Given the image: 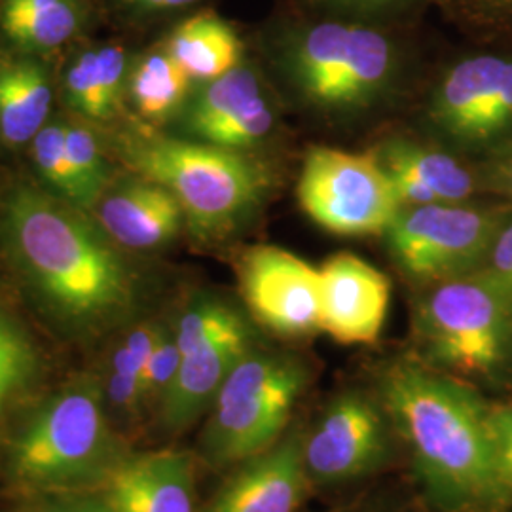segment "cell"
<instances>
[{
  "label": "cell",
  "instance_id": "obj_15",
  "mask_svg": "<svg viewBox=\"0 0 512 512\" xmlns=\"http://www.w3.org/2000/svg\"><path fill=\"white\" fill-rule=\"evenodd\" d=\"M319 274L321 332L342 346L376 344L389 313V277L351 253L329 256Z\"/></svg>",
  "mask_w": 512,
  "mask_h": 512
},
{
  "label": "cell",
  "instance_id": "obj_32",
  "mask_svg": "<svg viewBox=\"0 0 512 512\" xmlns=\"http://www.w3.org/2000/svg\"><path fill=\"white\" fill-rule=\"evenodd\" d=\"M488 437L494 454L495 473L512 509V399L488 404Z\"/></svg>",
  "mask_w": 512,
  "mask_h": 512
},
{
  "label": "cell",
  "instance_id": "obj_11",
  "mask_svg": "<svg viewBox=\"0 0 512 512\" xmlns=\"http://www.w3.org/2000/svg\"><path fill=\"white\" fill-rule=\"evenodd\" d=\"M427 120L450 145L484 152L512 135V55L473 54L454 61L431 95Z\"/></svg>",
  "mask_w": 512,
  "mask_h": 512
},
{
  "label": "cell",
  "instance_id": "obj_14",
  "mask_svg": "<svg viewBox=\"0 0 512 512\" xmlns=\"http://www.w3.org/2000/svg\"><path fill=\"white\" fill-rule=\"evenodd\" d=\"M311 494L302 465V423L268 450L224 471L198 512H298Z\"/></svg>",
  "mask_w": 512,
  "mask_h": 512
},
{
  "label": "cell",
  "instance_id": "obj_23",
  "mask_svg": "<svg viewBox=\"0 0 512 512\" xmlns=\"http://www.w3.org/2000/svg\"><path fill=\"white\" fill-rule=\"evenodd\" d=\"M88 8V0H2L0 31L19 54H50L82 33Z\"/></svg>",
  "mask_w": 512,
  "mask_h": 512
},
{
  "label": "cell",
  "instance_id": "obj_25",
  "mask_svg": "<svg viewBox=\"0 0 512 512\" xmlns=\"http://www.w3.org/2000/svg\"><path fill=\"white\" fill-rule=\"evenodd\" d=\"M192 82L162 44L129 67L126 93L143 120L164 122L181 112L192 93Z\"/></svg>",
  "mask_w": 512,
  "mask_h": 512
},
{
  "label": "cell",
  "instance_id": "obj_21",
  "mask_svg": "<svg viewBox=\"0 0 512 512\" xmlns=\"http://www.w3.org/2000/svg\"><path fill=\"white\" fill-rule=\"evenodd\" d=\"M128 50L120 44L90 46L74 57L65 73L67 107L86 122H107L116 116L128 90Z\"/></svg>",
  "mask_w": 512,
  "mask_h": 512
},
{
  "label": "cell",
  "instance_id": "obj_31",
  "mask_svg": "<svg viewBox=\"0 0 512 512\" xmlns=\"http://www.w3.org/2000/svg\"><path fill=\"white\" fill-rule=\"evenodd\" d=\"M181 349L177 346L175 332L171 325H164L160 332L156 346L148 357L145 376H143V401H145V412L147 420H152L158 412L160 404L165 399L169 387L179 372L181 366Z\"/></svg>",
  "mask_w": 512,
  "mask_h": 512
},
{
  "label": "cell",
  "instance_id": "obj_9",
  "mask_svg": "<svg viewBox=\"0 0 512 512\" xmlns=\"http://www.w3.org/2000/svg\"><path fill=\"white\" fill-rule=\"evenodd\" d=\"M401 452L393 421L370 387L332 393L302 423V465L311 492L342 490L380 475Z\"/></svg>",
  "mask_w": 512,
  "mask_h": 512
},
{
  "label": "cell",
  "instance_id": "obj_19",
  "mask_svg": "<svg viewBox=\"0 0 512 512\" xmlns=\"http://www.w3.org/2000/svg\"><path fill=\"white\" fill-rule=\"evenodd\" d=\"M52 103V78L38 57L0 59V145H31L50 122Z\"/></svg>",
  "mask_w": 512,
  "mask_h": 512
},
{
  "label": "cell",
  "instance_id": "obj_1",
  "mask_svg": "<svg viewBox=\"0 0 512 512\" xmlns=\"http://www.w3.org/2000/svg\"><path fill=\"white\" fill-rule=\"evenodd\" d=\"M0 234L31 296L71 336L103 334L135 310L139 287L126 258L73 203L16 186L2 205Z\"/></svg>",
  "mask_w": 512,
  "mask_h": 512
},
{
  "label": "cell",
  "instance_id": "obj_4",
  "mask_svg": "<svg viewBox=\"0 0 512 512\" xmlns=\"http://www.w3.org/2000/svg\"><path fill=\"white\" fill-rule=\"evenodd\" d=\"M129 454L99 378L88 376L61 385L19 416L2 444L0 475L18 499L101 490Z\"/></svg>",
  "mask_w": 512,
  "mask_h": 512
},
{
  "label": "cell",
  "instance_id": "obj_6",
  "mask_svg": "<svg viewBox=\"0 0 512 512\" xmlns=\"http://www.w3.org/2000/svg\"><path fill=\"white\" fill-rule=\"evenodd\" d=\"M313 382L315 368L302 353L256 344L232 368L202 420L198 461L224 473L274 446L293 427Z\"/></svg>",
  "mask_w": 512,
  "mask_h": 512
},
{
  "label": "cell",
  "instance_id": "obj_7",
  "mask_svg": "<svg viewBox=\"0 0 512 512\" xmlns=\"http://www.w3.org/2000/svg\"><path fill=\"white\" fill-rule=\"evenodd\" d=\"M412 342L416 355L476 389L512 382V306L482 275L416 291Z\"/></svg>",
  "mask_w": 512,
  "mask_h": 512
},
{
  "label": "cell",
  "instance_id": "obj_12",
  "mask_svg": "<svg viewBox=\"0 0 512 512\" xmlns=\"http://www.w3.org/2000/svg\"><path fill=\"white\" fill-rule=\"evenodd\" d=\"M234 268L243 308L258 329L281 340L321 332L319 268L277 245L243 249Z\"/></svg>",
  "mask_w": 512,
  "mask_h": 512
},
{
  "label": "cell",
  "instance_id": "obj_18",
  "mask_svg": "<svg viewBox=\"0 0 512 512\" xmlns=\"http://www.w3.org/2000/svg\"><path fill=\"white\" fill-rule=\"evenodd\" d=\"M103 232L131 251H154L177 238L184 213L162 184L135 179L112 188L93 207Z\"/></svg>",
  "mask_w": 512,
  "mask_h": 512
},
{
  "label": "cell",
  "instance_id": "obj_13",
  "mask_svg": "<svg viewBox=\"0 0 512 512\" xmlns=\"http://www.w3.org/2000/svg\"><path fill=\"white\" fill-rule=\"evenodd\" d=\"M179 114L186 139L238 152L268 141L277 122L260 73L247 59L219 78L202 82Z\"/></svg>",
  "mask_w": 512,
  "mask_h": 512
},
{
  "label": "cell",
  "instance_id": "obj_27",
  "mask_svg": "<svg viewBox=\"0 0 512 512\" xmlns=\"http://www.w3.org/2000/svg\"><path fill=\"white\" fill-rule=\"evenodd\" d=\"M65 148L80 192V207L92 209L105 194L107 164L90 122L65 120Z\"/></svg>",
  "mask_w": 512,
  "mask_h": 512
},
{
  "label": "cell",
  "instance_id": "obj_20",
  "mask_svg": "<svg viewBox=\"0 0 512 512\" xmlns=\"http://www.w3.org/2000/svg\"><path fill=\"white\" fill-rule=\"evenodd\" d=\"M391 181H410L431 190L440 203H469L480 190L478 171L456 156L408 139H389L370 152Z\"/></svg>",
  "mask_w": 512,
  "mask_h": 512
},
{
  "label": "cell",
  "instance_id": "obj_5",
  "mask_svg": "<svg viewBox=\"0 0 512 512\" xmlns=\"http://www.w3.org/2000/svg\"><path fill=\"white\" fill-rule=\"evenodd\" d=\"M118 150L131 171L177 198L184 222L202 239L236 232L274 188V173L247 152L162 135L147 124L129 126Z\"/></svg>",
  "mask_w": 512,
  "mask_h": 512
},
{
  "label": "cell",
  "instance_id": "obj_33",
  "mask_svg": "<svg viewBox=\"0 0 512 512\" xmlns=\"http://www.w3.org/2000/svg\"><path fill=\"white\" fill-rule=\"evenodd\" d=\"M16 512H112V507L103 490H82L18 499Z\"/></svg>",
  "mask_w": 512,
  "mask_h": 512
},
{
  "label": "cell",
  "instance_id": "obj_10",
  "mask_svg": "<svg viewBox=\"0 0 512 512\" xmlns=\"http://www.w3.org/2000/svg\"><path fill=\"white\" fill-rule=\"evenodd\" d=\"M296 196L317 226L342 238L385 236L403 209L389 177L370 152L338 148L308 150Z\"/></svg>",
  "mask_w": 512,
  "mask_h": 512
},
{
  "label": "cell",
  "instance_id": "obj_8",
  "mask_svg": "<svg viewBox=\"0 0 512 512\" xmlns=\"http://www.w3.org/2000/svg\"><path fill=\"white\" fill-rule=\"evenodd\" d=\"M511 213L507 203L404 207L385 232L387 253L416 291L475 274Z\"/></svg>",
  "mask_w": 512,
  "mask_h": 512
},
{
  "label": "cell",
  "instance_id": "obj_16",
  "mask_svg": "<svg viewBox=\"0 0 512 512\" xmlns=\"http://www.w3.org/2000/svg\"><path fill=\"white\" fill-rule=\"evenodd\" d=\"M256 344H260L258 327L249 323L184 351L173 385L152 418L160 433L179 437L202 423L220 385Z\"/></svg>",
  "mask_w": 512,
  "mask_h": 512
},
{
  "label": "cell",
  "instance_id": "obj_30",
  "mask_svg": "<svg viewBox=\"0 0 512 512\" xmlns=\"http://www.w3.org/2000/svg\"><path fill=\"white\" fill-rule=\"evenodd\" d=\"M306 8L330 16L361 19L384 25H412L429 6L427 0H298Z\"/></svg>",
  "mask_w": 512,
  "mask_h": 512
},
{
  "label": "cell",
  "instance_id": "obj_2",
  "mask_svg": "<svg viewBox=\"0 0 512 512\" xmlns=\"http://www.w3.org/2000/svg\"><path fill=\"white\" fill-rule=\"evenodd\" d=\"M370 385L431 511L512 512L495 473L486 423L490 403L480 389L412 353L378 366Z\"/></svg>",
  "mask_w": 512,
  "mask_h": 512
},
{
  "label": "cell",
  "instance_id": "obj_24",
  "mask_svg": "<svg viewBox=\"0 0 512 512\" xmlns=\"http://www.w3.org/2000/svg\"><path fill=\"white\" fill-rule=\"evenodd\" d=\"M162 329V323L145 321L129 330L112 351L105 376L99 378L110 420L122 435L147 420L143 376Z\"/></svg>",
  "mask_w": 512,
  "mask_h": 512
},
{
  "label": "cell",
  "instance_id": "obj_22",
  "mask_svg": "<svg viewBox=\"0 0 512 512\" xmlns=\"http://www.w3.org/2000/svg\"><path fill=\"white\" fill-rule=\"evenodd\" d=\"M164 48L194 82H209L245 59V44L236 27L213 10H198L177 23Z\"/></svg>",
  "mask_w": 512,
  "mask_h": 512
},
{
  "label": "cell",
  "instance_id": "obj_36",
  "mask_svg": "<svg viewBox=\"0 0 512 512\" xmlns=\"http://www.w3.org/2000/svg\"><path fill=\"white\" fill-rule=\"evenodd\" d=\"M116 6L135 19H162L188 12L205 0H114Z\"/></svg>",
  "mask_w": 512,
  "mask_h": 512
},
{
  "label": "cell",
  "instance_id": "obj_3",
  "mask_svg": "<svg viewBox=\"0 0 512 512\" xmlns=\"http://www.w3.org/2000/svg\"><path fill=\"white\" fill-rule=\"evenodd\" d=\"M408 27L330 16L291 0L256 38L306 109L338 118L372 109L393 88L408 59Z\"/></svg>",
  "mask_w": 512,
  "mask_h": 512
},
{
  "label": "cell",
  "instance_id": "obj_35",
  "mask_svg": "<svg viewBox=\"0 0 512 512\" xmlns=\"http://www.w3.org/2000/svg\"><path fill=\"white\" fill-rule=\"evenodd\" d=\"M486 156L478 171L480 190L499 196L512 207V135Z\"/></svg>",
  "mask_w": 512,
  "mask_h": 512
},
{
  "label": "cell",
  "instance_id": "obj_34",
  "mask_svg": "<svg viewBox=\"0 0 512 512\" xmlns=\"http://www.w3.org/2000/svg\"><path fill=\"white\" fill-rule=\"evenodd\" d=\"M475 274L494 285L512 306V213L497 232L484 264Z\"/></svg>",
  "mask_w": 512,
  "mask_h": 512
},
{
  "label": "cell",
  "instance_id": "obj_29",
  "mask_svg": "<svg viewBox=\"0 0 512 512\" xmlns=\"http://www.w3.org/2000/svg\"><path fill=\"white\" fill-rule=\"evenodd\" d=\"M463 31L484 38H512V0H427Z\"/></svg>",
  "mask_w": 512,
  "mask_h": 512
},
{
  "label": "cell",
  "instance_id": "obj_28",
  "mask_svg": "<svg viewBox=\"0 0 512 512\" xmlns=\"http://www.w3.org/2000/svg\"><path fill=\"white\" fill-rule=\"evenodd\" d=\"M38 177L57 198L80 207V192L65 148V120H52L31 143ZM82 209V207H80Z\"/></svg>",
  "mask_w": 512,
  "mask_h": 512
},
{
  "label": "cell",
  "instance_id": "obj_17",
  "mask_svg": "<svg viewBox=\"0 0 512 512\" xmlns=\"http://www.w3.org/2000/svg\"><path fill=\"white\" fill-rule=\"evenodd\" d=\"M198 463L179 448L131 452L101 490L112 512H198Z\"/></svg>",
  "mask_w": 512,
  "mask_h": 512
},
{
  "label": "cell",
  "instance_id": "obj_26",
  "mask_svg": "<svg viewBox=\"0 0 512 512\" xmlns=\"http://www.w3.org/2000/svg\"><path fill=\"white\" fill-rule=\"evenodd\" d=\"M38 349L29 332L0 306V416L37 384Z\"/></svg>",
  "mask_w": 512,
  "mask_h": 512
}]
</instances>
